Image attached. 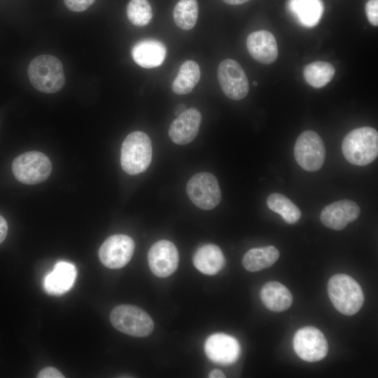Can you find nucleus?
<instances>
[{"instance_id": "nucleus-32", "label": "nucleus", "mask_w": 378, "mask_h": 378, "mask_svg": "<svg viewBox=\"0 0 378 378\" xmlns=\"http://www.w3.org/2000/svg\"><path fill=\"white\" fill-rule=\"evenodd\" d=\"M209 378H225V374L220 370H214L209 374Z\"/></svg>"}, {"instance_id": "nucleus-29", "label": "nucleus", "mask_w": 378, "mask_h": 378, "mask_svg": "<svg viewBox=\"0 0 378 378\" xmlns=\"http://www.w3.org/2000/svg\"><path fill=\"white\" fill-rule=\"evenodd\" d=\"M95 0H64L65 6L71 11L81 12L88 8Z\"/></svg>"}, {"instance_id": "nucleus-31", "label": "nucleus", "mask_w": 378, "mask_h": 378, "mask_svg": "<svg viewBox=\"0 0 378 378\" xmlns=\"http://www.w3.org/2000/svg\"><path fill=\"white\" fill-rule=\"evenodd\" d=\"M8 232V224L5 218L0 215V244L4 241Z\"/></svg>"}, {"instance_id": "nucleus-13", "label": "nucleus", "mask_w": 378, "mask_h": 378, "mask_svg": "<svg viewBox=\"0 0 378 378\" xmlns=\"http://www.w3.org/2000/svg\"><path fill=\"white\" fill-rule=\"evenodd\" d=\"M205 353L213 362L220 365H230L237 360L241 348L239 342L225 333L210 335L204 344Z\"/></svg>"}, {"instance_id": "nucleus-33", "label": "nucleus", "mask_w": 378, "mask_h": 378, "mask_svg": "<svg viewBox=\"0 0 378 378\" xmlns=\"http://www.w3.org/2000/svg\"><path fill=\"white\" fill-rule=\"evenodd\" d=\"M226 4L230 5H239L244 4L250 0H223Z\"/></svg>"}, {"instance_id": "nucleus-23", "label": "nucleus", "mask_w": 378, "mask_h": 378, "mask_svg": "<svg viewBox=\"0 0 378 378\" xmlns=\"http://www.w3.org/2000/svg\"><path fill=\"white\" fill-rule=\"evenodd\" d=\"M200 76V69L197 62L193 60L184 62L172 83L173 92L177 94L190 92L199 82Z\"/></svg>"}, {"instance_id": "nucleus-10", "label": "nucleus", "mask_w": 378, "mask_h": 378, "mask_svg": "<svg viewBox=\"0 0 378 378\" xmlns=\"http://www.w3.org/2000/svg\"><path fill=\"white\" fill-rule=\"evenodd\" d=\"M218 79L222 91L228 98L240 100L249 90L246 74L241 65L234 59H225L218 65Z\"/></svg>"}, {"instance_id": "nucleus-21", "label": "nucleus", "mask_w": 378, "mask_h": 378, "mask_svg": "<svg viewBox=\"0 0 378 378\" xmlns=\"http://www.w3.org/2000/svg\"><path fill=\"white\" fill-rule=\"evenodd\" d=\"M260 298L263 304L272 312H279L288 309L292 304L290 291L278 281H269L262 288Z\"/></svg>"}, {"instance_id": "nucleus-22", "label": "nucleus", "mask_w": 378, "mask_h": 378, "mask_svg": "<svg viewBox=\"0 0 378 378\" xmlns=\"http://www.w3.org/2000/svg\"><path fill=\"white\" fill-rule=\"evenodd\" d=\"M279 257V252L274 246L253 248L244 254L242 265L249 272H258L273 265Z\"/></svg>"}, {"instance_id": "nucleus-34", "label": "nucleus", "mask_w": 378, "mask_h": 378, "mask_svg": "<svg viewBox=\"0 0 378 378\" xmlns=\"http://www.w3.org/2000/svg\"><path fill=\"white\" fill-rule=\"evenodd\" d=\"M187 108H186V105L184 104H178L176 109H175V115H179L181 113H182L184 111H186Z\"/></svg>"}, {"instance_id": "nucleus-24", "label": "nucleus", "mask_w": 378, "mask_h": 378, "mask_svg": "<svg viewBox=\"0 0 378 378\" xmlns=\"http://www.w3.org/2000/svg\"><path fill=\"white\" fill-rule=\"evenodd\" d=\"M335 74V67L329 62L316 61L307 64L303 69V77L307 84L321 88L331 81Z\"/></svg>"}, {"instance_id": "nucleus-16", "label": "nucleus", "mask_w": 378, "mask_h": 378, "mask_svg": "<svg viewBox=\"0 0 378 378\" xmlns=\"http://www.w3.org/2000/svg\"><path fill=\"white\" fill-rule=\"evenodd\" d=\"M76 276L77 270L74 264L59 261L53 270L44 277L43 288L49 295H63L74 286Z\"/></svg>"}, {"instance_id": "nucleus-14", "label": "nucleus", "mask_w": 378, "mask_h": 378, "mask_svg": "<svg viewBox=\"0 0 378 378\" xmlns=\"http://www.w3.org/2000/svg\"><path fill=\"white\" fill-rule=\"evenodd\" d=\"M360 211V207L355 202L349 200H339L323 209L320 220L327 227L341 230L349 223L357 219Z\"/></svg>"}, {"instance_id": "nucleus-17", "label": "nucleus", "mask_w": 378, "mask_h": 378, "mask_svg": "<svg viewBox=\"0 0 378 378\" xmlns=\"http://www.w3.org/2000/svg\"><path fill=\"white\" fill-rule=\"evenodd\" d=\"M246 48L252 57L263 64L274 62L278 57V48L274 35L266 30L251 33L246 38Z\"/></svg>"}, {"instance_id": "nucleus-30", "label": "nucleus", "mask_w": 378, "mask_h": 378, "mask_svg": "<svg viewBox=\"0 0 378 378\" xmlns=\"http://www.w3.org/2000/svg\"><path fill=\"white\" fill-rule=\"evenodd\" d=\"M38 378H64L60 371L53 367H47L41 370L38 375Z\"/></svg>"}, {"instance_id": "nucleus-7", "label": "nucleus", "mask_w": 378, "mask_h": 378, "mask_svg": "<svg viewBox=\"0 0 378 378\" xmlns=\"http://www.w3.org/2000/svg\"><path fill=\"white\" fill-rule=\"evenodd\" d=\"M297 163L304 170H319L325 161L326 149L321 136L315 132L307 130L298 137L294 146Z\"/></svg>"}, {"instance_id": "nucleus-28", "label": "nucleus", "mask_w": 378, "mask_h": 378, "mask_svg": "<svg viewBox=\"0 0 378 378\" xmlns=\"http://www.w3.org/2000/svg\"><path fill=\"white\" fill-rule=\"evenodd\" d=\"M366 16L373 26L378 25V0H368L365 6Z\"/></svg>"}, {"instance_id": "nucleus-26", "label": "nucleus", "mask_w": 378, "mask_h": 378, "mask_svg": "<svg viewBox=\"0 0 378 378\" xmlns=\"http://www.w3.org/2000/svg\"><path fill=\"white\" fill-rule=\"evenodd\" d=\"M176 24L184 30L195 25L198 17V4L196 0H180L173 10Z\"/></svg>"}, {"instance_id": "nucleus-25", "label": "nucleus", "mask_w": 378, "mask_h": 378, "mask_svg": "<svg viewBox=\"0 0 378 378\" xmlns=\"http://www.w3.org/2000/svg\"><path fill=\"white\" fill-rule=\"evenodd\" d=\"M269 209L279 214L288 224H294L300 218V209L287 197L281 193H272L267 197Z\"/></svg>"}, {"instance_id": "nucleus-8", "label": "nucleus", "mask_w": 378, "mask_h": 378, "mask_svg": "<svg viewBox=\"0 0 378 378\" xmlns=\"http://www.w3.org/2000/svg\"><path fill=\"white\" fill-rule=\"evenodd\" d=\"M186 192L192 202L204 210L214 209L221 200L217 178L209 172L193 175L186 185Z\"/></svg>"}, {"instance_id": "nucleus-11", "label": "nucleus", "mask_w": 378, "mask_h": 378, "mask_svg": "<svg viewBox=\"0 0 378 378\" xmlns=\"http://www.w3.org/2000/svg\"><path fill=\"white\" fill-rule=\"evenodd\" d=\"M134 248V241L130 237L125 234L111 235L99 248V260L108 268H121L131 260Z\"/></svg>"}, {"instance_id": "nucleus-15", "label": "nucleus", "mask_w": 378, "mask_h": 378, "mask_svg": "<svg viewBox=\"0 0 378 378\" xmlns=\"http://www.w3.org/2000/svg\"><path fill=\"white\" fill-rule=\"evenodd\" d=\"M201 121L202 115L198 109H186L171 123L168 131L169 138L179 145L190 143L199 132Z\"/></svg>"}, {"instance_id": "nucleus-4", "label": "nucleus", "mask_w": 378, "mask_h": 378, "mask_svg": "<svg viewBox=\"0 0 378 378\" xmlns=\"http://www.w3.org/2000/svg\"><path fill=\"white\" fill-rule=\"evenodd\" d=\"M152 160V145L149 136L141 131L129 134L124 139L120 164L125 172L136 175L144 172Z\"/></svg>"}, {"instance_id": "nucleus-12", "label": "nucleus", "mask_w": 378, "mask_h": 378, "mask_svg": "<svg viewBox=\"0 0 378 378\" xmlns=\"http://www.w3.org/2000/svg\"><path fill=\"white\" fill-rule=\"evenodd\" d=\"M148 260L150 269L155 276L160 278L169 276L178 267V250L170 241H158L150 248Z\"/></svg>"}, {"instance_id": "nucleus-2", "label": "nucleus", "mask_w": 378, "mask_h": 378, "mask_svg": "<svg viewBox=\"0 0 378 378\" xmlns=\"http://www.w3.org/2000/svg\"><path fill=\"white\" fill-rule=\"evenodd\" d=\"M27 73L31 85L41 92H57L65 84L62 64L58 58L50 55H41L33 59Z\"/></svg>"}, {"instance_id": "nucleus-19", "label": "nucleus", "mask_w": 378, "mask_h": 378, "mask_svg": "<svg viewBox=\"0 0 378 378\" xmlns=\"http://www.w3.org/2000/svg\"><path fill=\"white\" fill-rule=\"evenodd\" d=\"M287 9L298 24L312 28L320 22L324 5L322 0H288Z\"/></svg>"}, {"instance_id": "nucleus-3", "label": "nucleus", "mask_w": 378, "mask_h": 378, "mask_svg": "<svg viewBox=\"0 0 378 378\" xmlns=\"http://www.w3.org/2000/svg\"><path fill=\"white\" fill-rule=\"evenodd\" d=\"M328 293L335 308L344 315L355 314L364 302L360 286L345 274H337L330 277L328 283Z\"/></svg>"}, {"instance_id": "nucleus-35", "label": "nucleus", "mask_w": 378, "mask_h": 378, "mask_svg": "<svg viewBox=\"0 0 378 378\" xmlns=\"http://www.w3.org/2000/svg\"><path fill=\"white\" fill-rule=\"evenodd\" d=\"M253 85L254 86H256V85H258V83H257L256 81L254 80V81L253 82Z\"/></svg>"}, {"instance_id": "nucleus-18", "label": "nucleus", "mask_w": 378, "mask_h": 378, "mask_svg": "<svg viewBox=\"0 0 378 378\" xmlns=\"http://www.w3.org/2000/svg\"><path fill=\"white\" fill-rule=\"evenodd\" d=\"M134 61L140 66L151 69L160 66L164 62L167 49L164 44L153 38L139 41L132 48Z\"/></svg>"}, {"instance_id": "nucleus-6", "label": "nucleus", "mask_w": 378, "mask_h": 378, "mask_svg": "<svg viewBox=\"0 0 378 378\" xmlns=\"http://www.w3.org/2000/svg\"><path fill=\"white\" fill-rule=\"evenodd\" d=\"M13 175L20 182L34 185L46 181L51 174L52 164L44 153L38 151L24 153L12 163Z\"/></svg>"}, {"instance_id": "nucleus-9", "label": "nucleus", "mask_w": 378, "mask_h": 378, "mask_svg": "<svg viewBox=\"0 0 378 378\" xmlns=\"http://www.w3.org/2000/svg\"><path fill=\"white\" fill-rule=\"evenodd\" d=\"M293 345L295 352L301 359L311 363L324 358L328 351L324 335L314 326L299 329L294 335Z\"/></svg>"}, {"instance_id": "nucleus-5", "label": "nucleus", "mask_w": 378, "mask_h": 378, "mask_svg": "<svg viewBox=\"0 0 378 378\" xmlns=\"http://www.w3.org/2000/svg\"><path fill=\"white\" fill-rule=\"evenodd\" d=\"M110 320L115 329L133 337H146L154 328L151 317L142 309L131 304L114 307Z\"/></svg>"}, {"instance_id": "nucleus-20", "label": "nucleus", "mask_w": 378, "mask_h": 378, "mask_svg": "<svg viewBox=\"0 0 378 378\" xmlns=\"http://www.w3.org/2000/svg\"><path fill=\"white\" fill-rule=\"evenodd\" d=\"M195 267L202 273L214 275L220 272L225 264V259L220 248L212 244L200 246L193 258Z\"/></svg>"}, {"instance_id": "nucleus-1", "label": "nucleus", "mask_w": 378, "mask_h": 378, "mask_svg": "<svg viewBox=\"0 0 378 378\" xmlns=\"http://www.w3.org/2000/svg\"><path fill=\"white\" fill-rule=\"evenodd\" d=\"M342 150L345 159L354 165L365 166L378 155V133L370 127H362L349 132L344 138Z\"/></svg>"}, {"instance_id": "nucleus-27", "label": "nucleus", "mask_w": 378, "mask_h": 378, "mask_svg": "<svg viewBox=\"0 0 378 378\" xmlns=\"http://www.w3.org/2000/svg\"><path fill=\"white\" fill-rule=\"evenodd\" d=\"M126 12L128 20L137 27L147 25L153 17L152 8L148 0H130Z\"/></svg>"}]
</instances>
